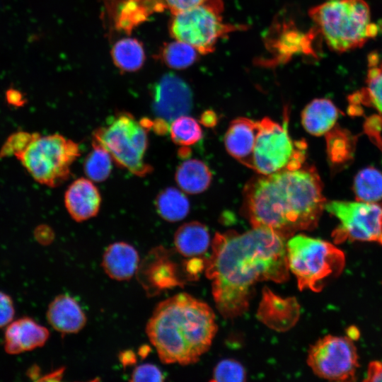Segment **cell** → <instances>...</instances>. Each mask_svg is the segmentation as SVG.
I'll return each instance as SVG.
<instances>
[{"mask_svg":"<svg viewBox=\"0 0 382 382\" xmlns=\"http://www.w3.org/2000/svg\"><path fill=\"white\" fill-rule=\"evenodd\" d=\"M155 207L159 216L169 222L182 220L190 210V203L185 194L171 187L161 190L157 195Z\"/></svg>","mask_w":382,"mask_h":382,"instance_id":"7402d4cb","label":"cell"},{"mask_svg":"<svg viewBox=\"0 0 382 382\" xmlns=\"http://www.w3.org/2000/svg\"><path fill=\"white\" fill-rule=\"evenodd\" d=\"M212 280L217 309L225 318L243 314L249 306L254 285L289 279L285 239L258 227L243 233H216L206 268Z\"/></svg>","mask_w":382,"mask_h":382,"instance_id":"6da1fadb","label":"cell"},{"mask_svg":"<svg viewBox=\"0 0 382 382\" xmlns=\"http://www.w3.org/2000/svg\"><path fill=\"white\" fill-rule=\"evenodd\" d=\"M46 317L52 328L62 334L77 333L87 321L79 302L66 294L57 296L50 303Z\"/></svg>","mask_w":382,"mask_h":382,"instance_id":"e0dca14e","label":"cell"},{"mask_svg":"<svg viewBox=\"0 0 382 382\" xmlns=\"http://www.w3.org/2000/svg\"><path fill=\"white\" fill-rule=\"evenodd\" d=\"M64 204L71 217L81 222L98 214L101 196L92 180L79 178L67 187L64 194Z\"/></svg>","mask_w":382,"mask_h":382,"instance_id":"9a60e30c","label":"cell"},{"mask_svg":"<svg viewBox=\"0 0 382 382\" xmlns=\"http://www.w3.org/2000/svg\"><path fill=\"white\" fill-rule=\"evenodd\" d=\"M101 266L110 278L127 281L137 272L139 256L132 245L123 241L115 242L105 249Z\"/></svg>","mask_w":382,"mask_h":382,"instance_id":"ac0fdd59","label":"cell"},{"mask_svg":"<svg viewBox=\"0 0 382 382\" xmlns=\"http://www.w3.org/2000/svg\"><path fill=\"white\" fill-rule=\"evenodd\" d=\"M288 122L286 112L282 125L267 117L259 121L260 129L254 146L251 169L268 175L303 166L306 144L303 140L291 138Z\"/></svg>","mask_w":382,"mask_h":382,"instance_id":"9c48e42d","label":"cell"},{"mask_svg":"<svg viewBox=\"0 0 382 382\" xmlns=\"http://www.w3.org/2000/svg\"><path fill=\"white\" fill-rule=\"evenodd\" d=\"M16 313L13 301L8 294L0 291V328L13 320Z\"/></svg>","mask_w":382,"mask_h":382,"instance_id":"4dcf8cb0","label":"cell"},{"mask_svg":"<svg viewBox=\"0 0 382 382\" xmlns=\"http://www.w3.org/2000/svg\"><path fill=\"white\" fill-rule=\"evenodd\" d=\"M163 247L154 248L139 264L137 274L138 279L149 295L180 284L175 273V265L166 256Z\"/></svg>","mask_w":382,"mask_h":382,"instance_id":"4fadbf2b","label":"cell"},{"mask_svg":"<svg viewBox=\"0 0 382 382\" xmlns=\"http://www.w3.org/2000/svg\"><path fill=\"white\" fill-rule=\"evenodd\" d=\"M169 133L175 144L183 146L195 144L202 137L198 122L187 115L173 120L170 124Z\"/></svg>","mask_w":382,"mask_h":382,"instance_id":"4316f807","label":"cell"},{"mask_svg":"<svg viewBox=\"0 0 382 382\" xmlns=\"http://www.w3.org/2000/svg\"><path fill=\"white\" fill-rule=\"evenodd\" d=\"M92 148L84 160L85 175L94 182L105 181L111 173L113 160L104 147L93 140Z\"/></svg>","mask_w":382,"mask_h":382,"instance_id":"d4e9b609","label":"cell"},{"mask_svg":"<svg viewBox=\"0 0 382 382\" xmlns=\"http://www.w3.org/2000/svg\"><path fill=\"white\" fill-rule=\"evenodd\" d=\"M216 331L213 310L186 293L160 302L146 326L161 361L180 365L197 362L209 349Z\"/></svg>","mask_w":382,"mask_h":382,"instance_id":"3957f363","label":"cell"},{"mask_svg":"<svg viewBox=\"0 0 382 382\" xmlns=\"http://www.w3.org/2000/svg\"><path fill=\"white\" fill-rule=\"evenodd\" d=\"M50 337L47 328L24 316L13 320L6 328L4 349L8 354H19L45 345Z\"/></svg>","mask_w":382,"mask_h":382,"instance_id":"5bb4252c","label":"cell"},{"mask_svg":"<svg viewBox=\"0 0 382 382\" xmlns=\"http://www.w3.org/2000/svg\"><path fill=\"white\" fill-rule=\"evenodd\" d=\"M111 57L115 66L124 71H135L144 64L145 52L141 42L132 37L122 38L113 45Z\"/></svg>","mask_w":382,"mask_h":382,"instance_id":"603a6c76","label":"cell"},{"mask_svg":"<svg viewBox=\"0 0 382 382\" xmlns=\"http://www.w3.org/2000/svg\"><path fill=\"white\" fill-rule=\"evenodd\" d=\"M365 381H382V362L374 361L370 363Z\"/></svg>","mask_w":382,"mask_h":382,"instance_id":"d6a6232c","label":"cell"},{"mask_svg":"<svg viewBox=\"0 0 382 382\" xmlns=\"http://www.w3.org/2000/svg\"><path fill=\"white\" fill-rule=\"evenodd\" d=\"M366 85V88L353 96L373 106L382 117V62L369 66Z\"/></svg>","mask_w":382,"mask_h":382,"instance_id":"83f0119b","label":"cell"},{"mask_svg":"<svg viewBox=\"0 0 382 382\" xmlns=\"http://www.w3.org/2000/svg\"><path fill=\"white\" fill-rule=\"evenodd\" d=\"M377 26L378 28V33H382V20L379 21L377 23Z\"/></svg>","mask_w":382,"mask_h":382,"instance_id":"8d00e7d4","label":"cell"},{"mask_svg":"<svg viewBox=\"0 0 382 382\" xmlns=\"http://www.w3.org/2000/svg\"><path fill=\"white\" fill-rule=\"evenodd\" d=\"M148 130L132 114L119 112L93 132L92 140L104 147L119 167L137 176L144 177L153 170V167L145 161Z\"/></svg>","mask_w":382,"mask_h":382,"instance_id":"8992f818","label":"cell"},{"mask_svg":"<svg viewBox=\"0 0 382 382\" xmlns=\"http://www.w3.org/2000/svg\"><path fill=\"white\" fill-rule=\"evenodd\" d=\"M289 270L296 277L300 290L320 291L325 280L343 270V252L325 241L304 234L294 235L286 243Z\"/></svg>","mask_w":382,"mask_h":382,"instance_id":"5b68a950","label":"cell"},{"mask_svg":"<svg viewBox=\"0 0 382 382\" xmlns=\"http://www.w3.org/2000/svg\"><path fill=\"white\" fill-rule=\"evenodd\" d=\"M209 241L208 229L198 221L183 224L178 228L174 236L176 250L185 257L202 255L208 249Z\"/></svg>","mask_w":382,"mask_h":382,"instance_id":"ffe728a7","label":"cell"},{"mask_svg":"<svg viewBox=\"0 0 382 382\" xmlns=\"http://www.w3.org/2000/svg\"><path fill=\"white\" fill-rule=\"evenodd\" d=\"M308 364L316 375L337 381L356 379L358 355L353 340L348 337L327 335L311 347Z\"/></svg>","mask_w":382,"mask_h":382,"instance_id":"8fae6325","label":"cell"},{"mask_svg":"<svg viewBox=\"0 0 382 382\" xmlns=\"http://www.w3.org/2000/svg\"><path fill=\"white\" fill-rule=\"evenodd\" d=\"M203 0H163L165 7L172 13L183 11L199 4Z\"/></svg>","mask_w":382,"mask_h":382,"instance_id":"1f68e13d","label":"cell"},{"mask_svg":"<svg viewBox=\"0 0 382 382\" xmlns=\"http://www.w3.org/2000/svg\"><path fill=\"white\" fill-rule=\"evenodd\" d=\"M339 111L335 104L327 98H316L303 110L301 123L309 134L321 136L328 133L335 125Z\"/></svg>","mask_w":382,"mask_h":382,"instance_id":"d6986e66","label":"cell"},{"mask_svg":"<svg viewBox=\"0 0 382 382\" xmlns=\"http://www.w3.org/2000/svg\"><path fill=\"white\" fill-rule=\"evenodd\" d=\"M348 337L352 339V340L358 339L359 336V332L358 329H357L355 327H350L348 328L347 332Z\"/></svg>","mask_w":382,"mask_h":382,"instance_id":"d590c367","label":"cell"},{"mask_svg":"<svg viewBox=\"0 0 382 382\" xmlns=\"http://www.w3.org/2000/svg\"><path fill=\"white\" fill-rule=\"evenodd\" d=\"M198 51L192 45L175 40L166 44L161 52L164 63L175 69H183L193 64L197 59Z\"/></svg>","mask_w":382,"mask_h":382,"instance_id":"484cf974","label":"cell"},{"mask_svg":"<svg viewBox=\"0 0 382 382\" xmlns=\"http://www.w3.org/2000/svg\"><path fill=\"white\" fill-rule=\"evenodd\" d=\"M178 186L189 194H198L208 188L212 180V173L207 166L197 159H190L182 163L175 172Z\"/></svg>","mask_w":382,"mask_h":382,"instance_id":"44dd1931","label":"cell"},{"mask_svg":"<svg viewBox=\"0 0 382 382\" xmlns=\"http://www.w3.org/2000/svg\"><path fill=\"white\" fill-rule=\"evenodd\" d=\"M221 0H203L189 9L173 13L169 31L175 40L195 47L199 54L211 53L218 40L242 26L224 22Z\"/></svg>","mask_w":382,"mask_h":382,"instance_id":"ba28073f","label":"cell"},{"mask_svg":"<svg viewBox=\"0 0 382 382\" xmlns=\"http://www.w3.org/2000/svg\"><path fill=\"white\" fill-rule=\"evenodd\" d=\"M259 129V121L238 117L231 121L224 136V144L228 154L250 168H252L253 149Z\"/></svg>","mask_w":382,"mask_h":382,"instance_id":"2e32d148","label":"cell"},{"mask_svg":"<svg viewBox=\"0 0 382 382\" xmlns=\"http://www.w3.org/2000/svg\"><path fill=\"white\" fill-rule=\"evenodd\" d=\"M354 192L357 201L376 202L382 199V173L374 167L361 170L354 177Z\"/></svg>","mask_w":382,"mask_h":382,"instance_id":"cb8c5ba5","label":"cell"},{"mask_svg":"<svg viewBox=\"0 0 382 382\" xmlns=\"http://www.w3.org/2000/svg\"><path fill=\"white\" fill-rule=\"evenodd\" d=\"M131 381H163L161 370L152 364H144L137 366L132 373Z\"/></svg>","mask_w":382,"mask_h":382,"instance_id":"f546056e","label":"cell"},{"mask_svg":"<svg viewBox=\"0 0 382 382\" xmlns=\"http://www.w3.org/2000/svg\"><path fill=\"white\" fill-rule=\"evenodd\" d=\"M152 110L156 118L170 124L187 115L192 108V93L181 78L173 74L163 76L151 90Z\"/></svg>","mask_w":382,"mask_h":382,"instance_id":"7c38bea8","label":"cell"},{"mask_svg":"<svg viewBox=\"0 0 382 382\" xmlns=\"http://www.w3.org/2000/svg\"><path fill=\"white\" fill-rule=\"evenodd\" d=\"M325 203L315 168L302 166L252 178L243 191L242 210L253 227L270 230L286 240L315 228Z\"/></svg>","mask_w":382,"mask_h":382,"instance_id":"7a4b0ae2","label":"cell"},{"mask_svg":"<svg viewBox=\"0 0 382 382\" xmlns=\"http://www.w3.org/2000/svg\"><path fill=\"white\" fill-rule=\"evenodd\" d=\"M325 209L340 221L333 233L336 243L349 240L382 245V204L331 201L325 203Z\"/></svg>","mask_w":382,"mask_h":382,"instance_id":"30bf717a","label":"cell"},{"mask_svg":"<svg viewBox=\"0 0 382 382\" xmlns=\"http://www.w3.org/2000/svg\"><path fill=\"white\" fill-rule=\"evenodd\" d=\"M201 121L205 126H214L216 122V115L213 111L207 110L202 114Z\"/></svg>","mask_w":382,"mask_h":382,"instance_id":"836d02e7","label":"cell"},{"mask_svg":"<svg viewBox=\"0 0 382 382\" xmlns=\"http://www.w3.org/2000/svg\"><path fill=\"white\" fill-rule=\"evenodd\" d=\"M245 370L236 360L226 359L220 361L215 366L212 381L241 382L245 381Z\"/></svg>","mask_w":382,"mask_h":382,"instance_id":"f1b7e54d","label":"cell"},{"mask_svg":"<svg viewBox=\"0 0 382 382\" xmlns=\"http://www.w3.org/2000/svg\"><path fill=\"white\" fill-rule=\"evenodd\" d=\"M16 156L35 180L54 187L68 180L80 149L76 142L61 134L35 133Z\"/></svg>","mask_w":382,"mask_h":382,"instance_id":"52a82bcc","label":"cell"},{"mask_svg":"<svg viewBox=\"0 0 382 382\" xmlns=\"http://www.w3.org/2000/svg\"><path fill=\"white\" fill-rule=\"evenodd\" d=\"M308 13L329 48L337 53L361 47L369 40L370 9L364 0H326Z\"/></svg>","mask_w":382,"mask_h":382,"instance_id":"277c9868","label":"cell"},{"mask_svg":"<svg viewBox=\"0 0 382 382\" xmlns=\"http://www.w3.org/2000/svg\"><path fill=\"white\" fill-rule=\"evenodd\" d=\"M120 359L123 365H130L136 361V357L132 351L127 350L121 353Z\"/></svg>","mask_w":382,"mask_h":382,"instance_id":"e575fe53","label":"cell"}]
</instances>
